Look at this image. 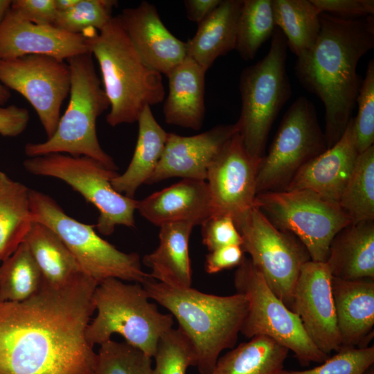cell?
<instances>
[{"label": "cell", "instance_id": "obj_1", "mask_svg": "<svg viewBox=\"0 0 374 374\" xmlns=\"http://www.w3.org/2000/svg\"><path fill=\"white\" fill-rule=\"evenodd\" d=\"M97 285L84 275L63 287L42 283L21 302H0V374H95L86 330Z\"/></svg>", "mask_w": 374, "mask_h": 374}, {"label": "cell", "instance_id": "obj_2", "mask_svg": "<svg viewBox=\"0 0 374 374\" xmlns=\"http://www.w3.org/2000/svg\"><path fill=\"white\" fill-rule=\"evenodd\" d=\"M313 46L297 57L295 73L302 86L325 106L328 148L342 136L352 118L362 81L359 60L374 46V17L348 19L320 14Z\"/></svg>", "mask_w": 374, "mask_h": 374}, {"label": "cell", "instance_id": "obj_3", "mask_svg": "<svg viewBox=\"0 0 374 374\" xmlns=\"http://www.w3.org/2000/svg\"><path fill=\"white\" fill-rule=\"evenodd\" d=\"M150 299L166 308L192 342L200 374H211L220 353L233 348L246 317L248 301L240 293L219 296L192 287H173L153 278L141 284Z\"/></svg>", "mask_w": 374, "mask_h": 374}, {"label": "cell", "instance_id": "obj_4", "mask_svg": "<svg viewBox=\"0 0 374 374\" xmlns=\"http://www.w3.org/2000/svg\"><path fill=\"white\" fill-rule=\"evenodd\" d=\"M85 35L109 102L106 121L110 126L137 122L145 107L163 101L161 74L143 60L118 16L100 30H91Z\"/></svg>", "mask_w": 374, "mask_h": 374}, {"label": "cell", "instance_id": "obj_5", "mask_svg": "<svg viewBox=\"0 0 374 374\" xmlns=\"http://www.w3.org/2000/svg\"><path fill=\"white\" fill-rule=\"evenodd\" d=\"M66 61L71 71L68 107L53 135L44 142L26 143L25 154L28 157L51 153L85 156L116 171L117 166L101 148L96 132L97 118L109 108V102L97 75L93 55L88 52Z\"/></svg>", "mask_w": 374, "mask_h": 374}, {"label": "cell", "instance_id": "obj_6", "mask_svg": "<svg viewBox=\"0 0 374 374\" xmlns=\"http://www.w3.org/2000/svg\"><path fill=\"white\" fill-rule=\"evenodd\" d=\"M149 299L140 283L117 278L98 283L93 294L97 314L86 330L88 342L100 346L118 334L127 344L154 357L160 339L174 321L170 314L159 312Z\"/></svg>", "mask_w": 374, "mask_h": 374}, {"label": "cell", "instance_id": "obj_7", "mask_svg": "<svg viewBox=\"0 0 374 374\" xmlns=\"http://www.w3.org/2000/svg\"><path fill=\"white\" fill-rule=\"evenodd\" d=\"M287 48L285 36L275 29L267 54L240 77L242 105L235 124L246 150L257 160L265 154L271 127L292 94L286 72Z\"/></svg>", "mask_w": 374, "mask_h": 374}, {"label": "cell", "instance_id": "obj_8", "mask_svg": "<svg viewBox=\"0 0 374 374\" xmlns=\"http://www.w3.org/2000/svg\"><path fill=\"white\" fill-rule=\"evenodd\" d=\"M33 221L51 229L74 256L84 271L98 284L108 278L143 284L151 278L137 253H125L100 237L93 225L68 215L50 196L30 190Z\"/></svg>", "mask_w": 374, "mask_h": 374}, {"label": "cell", "instance_id": "obj_9", "mask_svg": "<svg viewBox=\"0 0 374 374\" xmlns=\"http://www.w3.org/2000/svg\"><path fill=\"white\" fill-rule=\"evenodd\" d=\"M28 172L59 179L78 192L99 211L98 232L112 234L116 226L135 227L134 211L139 200L114 190L112 180L118 175L92 158L51 153L29 157L23 162Z\"/></svg>", "mask_w": 374, "mask_h": 374}, {"label": "cell", "instance_id": "obj_10", "mask_svg": "<svg viewBox=\"0 0 374 374\" xmlns=\"http://www.w3.org/2000/svg\"><path fill=\"white\" fill-rule=\"evenodd\" d=\"M237 293L244 295L248 310L240 333L247 338L269 337L294 353L303 366L323 362L328 355L306 334L299 317L270 290L249 258L244 257L234 274Z\"/></svg>", "mask_w": 374, "mask_h": 374}, {"label": "cell", "instance_id": "obj_11", "mask_svg": "<svg viewBox=\"0 0 374 374\" xmlns=\"http://www.w3.org/2000/svg\"><path fill=\"white\" fill-rule=\"evenodd\" d=\"M254 206L276 228L296 237L314 262H326L335 235L352 224L338 204L308 190L259 193Z\"/></svg>", "mask_w": 374, "mask_h": 374}, {"label": "cell", "instance_id": "obj_12", "mask_svg": "<svg viewBox=\"0 0 374 374\" xmlns=\"http://www.w3.org/2000/svg\"><path fill=\"white\" fill-rule=\"evenodd\" d=\"M327 149L314 105L299 97L284 114L268 153L259 163L256 195L284 190L305 163Z\"/></svg>", "mask_w": 374, "mask_h": 374}, {"label": "cell", "instance_id": "obj_13", "mask_svg": "<svg viewBox=\"0 0 374 374\" xmlns=\"http://www.w3.org/2000/svg\"><path fill=\"white\" fill-rule=\"evenodd\" d=\"M241 247L276 296L292 310V297L301 268L310 260L303 244L276 228L256 206L235 222Z\"/></svg>", "mask_w": 374, "mask_h": 374}, {"label": "cell", "instance_id": "obj_14", "mask_svg": "<svg viewBox=\"0 0 374 374\" xmlns=\"http://www.w3.org/2000/svg\"><path fill=\"white\" fill-rule=\"evenodd\" d=\"M0 82L29 102L47 138L51 137L60 119L62 104L70 93L68 63L44 55L0 60Z\"/></svg>", "mask_w": 374, "mask_h": 374}, {"label": "cell", "instance_id": "obj_15", "mask_svg": "<svg viewBox=\"0 0 374 374\" xmlns=\"http://www.w3.org/2000/svg\"><path fill=\"white\" fill-rule=\"evenodd\" d=\"M260 160L249 154L238 132L227 141L207 170L212 215L235 222L254 206Z\"/></svg>", "mask_w": 374, "mask_h": 374}, {"label": "cell", "instance_id": "obj_16", "mask_svg": "<svg viewBox=\"0 0 374 374\" xmlns=\"http://www.w3.org/2000/svg\"><path fill=\"white\" fill-rule=\"evenodd\" d=\"M332 275L326 262L309 260L301 268L292 297V311L323 353L341 348L331 290Z\"/></svg>", "mask_w": 374, "mask_h": 374}, {"label": "cell", "instance_id": "obj_17", "mask_svg": "<svg viewBox=\"0 0 374 374\" xmlns=\"http://www.w3.org/2000/svg\"><path fill=\"white\" fill-rule=\"evenodd\" d=\"M88 52L85 34H71L53 26L33 24L10 8L0 24V60L44 55L64 61Z\"/></svg>", "mask_w": 374, "mask_h": 374}, {"label": "cell", "instance_id": "obj_18", "mask_svg": "<svg viewBox=\"0 0 374 374\" xmlns=\"http://www.w3.org/2000/svg\"><path fill=\"white\" fill-rule=\"evenodd\" d=\"M237 132L234 123L218 125L193 136L168 133L160 161L146 184L172 177L206 181L210 164Z\"/></svg>", "mask_w": 374, "mask_h": 374}, {"label": "cell", "instance_id": "obj_19", "mask_svg": "<svg viewBox=\"0 0 374 374\" xmlns=\"http://www.w3.org/2000/svg\"><path fill=\"white\" fill-rule=\"evenodd\" d=\"M135 49L152 69L166 76L187 57V45L162 22L156 7L143 1L118 15Z\"/></svg>", "mask_w": 374, "mask_h": 374}, {"label": "cell", "instance_id": "obj_20", "mask_svg": "<svg viewBox=\"0 0 374 374\" xmlns=\"http://www.w3.org/2000/svg\"><path fill=\"white\" fill-rule=\"evenodd\" d=\"M351 118L340 139L305 163L284 190H308L338 204L351 176L358 153Z\"/></svg>", "mask_w": 374, "mask_h": 374}, {"label": "cell", "instance_id": "obj_21", "mask_svg": "<svg viewBox=\"0 0 374 374\" xmlns=\"http://www.w3.org/2000/svg\"><path fill=\"white\" fill-rule=\"evenodd\" d=\"M136 210L158 226L178 222L201 225L212 216L208 184L204 180L182 179L139 200Z\"/></svg>", "mask_w": 374, "mask_h": 374}, {"label": "cell", "instance_id": "obj_22", "mask_svg": "<svg viewBox=\"0 0 374 374\" xmlns=\"http://www.w3.org/2000/svg\"><path fill=\"white\" fill-rule=\"evenodd\" d=\"M331 290L341 347H368L374 336V279L332 276Z\"/></svg>", "mask_w": 374, "mask_h": 374}, {"label": "cell", "instance_id": "obj_23", "mask_svg": "<svg viewBox=\"0 0 374 374\" xmlns=\"http://www.w3.org/2000/svg\"><path fill=\"white\" fill-rule=\"evenodd\" d=\"M206 71L186 57L167 75L168 93L163 105L166 123L199 130L205 116Z\"/></svg>", "mask_w": 374, "mask_h": 374}, {"label": "cell", "instance_id": "obj_24", "mask_svg": "<svg viewBox=\"0 0 374 374\" xmlns=\"http://www.w3.org/2000/svg\"><path fill=\"white\" fill-rule=\"evenodd\" d=\"M332 276L374 279V220L350 224L332 240L326 261Z\"/></svg>", "mask_w": 374, "mask_h": 374}, {"label": "cell", "instance_id": "obj_25", "mask_svg": "<svg viewBox=\"0 0 374 374\" xmlns=\"http://www.w3.org/2000/svg\"><path fill=\"white\" fill-rule=\"evenodd\" d=\"M194 226L186 222L159 226L157 249L143 258L154 280L166 285L187 288L192 285L189 239Z\"/></svg>", "mask_w": 374, "mask_h": 374}, {"label": "cell", "instance_id": "obj_26", "mask_svg": "<svg viewBox=\"0 0 374 374\" xmlns=\"http://www.w3.org/2000/svg\"><path fill=\"white\" fill-rule=\"evenodd\" d=\"M243 0H222L216 8L198 24L186 42L187 56L206 71L220 56L235 49L237 26Z\"/></svg>", "mask_w": 374, "mask_h": 374}, {"label": "cell", "instance_id": "obj_27", "mask_svg": "<svg viewBox=\"0 0 374 374\" xmlns=\"http://www.w3.org/2000/svg\"><path fill=\"white\" fill-rule=\"evenodd\" d=\"M137 122L138 138L132 160L126 170L112 180L115 190L130 198H134L138 188L147 184L154 172L168 136L149 106L143 110Z\"/></svg>", "mask_w": 374, "mask_h": 374}, {"label": "cell", "instance_id": "obj_28", "mask_svg": "<svg viewBox=\"0 0 374 374\" xmlns=\"http://www.w3.org/2000/svg\"><path fill=\"white\" fill-rule=\"evenodd\" d=\"M24 241L38 265L44 284L63 287L87 275L62 240L44 224L33 222Z\"/></svg>", "mask_w": 374, "mask_h": 374}, {"label": "cell", "instance_id": "obj_29", "mask_svg": "<svg viewBox=\"0 0 374 374\" xmlns=\"http://www.w3.org/2000/svg\"><path fill=\"white\" fill-rule=\"evenodd\" d=\"M30 190L0 170V262L25 240L33 223Z\"/></svg>", "mask_w": 374, "mask_h": 374}, {"label": "cell", "instance_id": "obj_30", "mask_svg": "<svg viewBox=\"0 0 374 374\" xmlns=\"http://www.w3.org/2000/svg\"><path fill=\"white\" fill-rule=\"evenodd\" d=\"M289 351L269 337L255 336L220 357L211 374H277Z\"/></svg>", "mask_w": 374, "mask_h": 374}, {"label": "cell", "instance_id": "obj_31", "mask_svg": "<svg viewBox=\"0 0 374 374\" xmlns=\"http://www.w3.org/2000/svg\"><path fill=\"white\" fill-rule=\"evenodd\" d=\"M276 26L287 47L301 56L314 44L321 28L320 12L310 0H271Z\"/></svg>", "mask_w": 374, "mask_h": 374}, {"label": "cell", "instance_id": "obj_32", "mask_svg": "<svg viewBox=\"0 0 374 374\" xmlns=\"http://www.w3.org/2000/svg\"><path fill=\"white\" fill-rule=\"evenodd\" d=\"M42 276L32 253L24 241L0 265V302H21L38 292Z\"/></svg>", "mask_w": 374, "mask_h": 374}, {"label": "cell", "instance_id": "obj_33", "mask_svg": "<svg viewBox=\"0 0 374 374\" xmlns=\"http://www.w3.org/2000/svg\"><path fill=\"white\" fill-rule=\"evenodd\" d=\"M352 224L374 220V146L358 154L338 203Z\"/></svg>", "mask_w": 374, "mask_h": 374}, {"label": "cell", "instance_id": "obj_34", "mask_svg": "<svg viewBox=\"0 0 374 374\" xmlns=\"http://www.w3.org/2000/svg\"><path fill=\"white\" fill-rule=\"evenodd\" d=\"M276 25L271 0H243L238 21L235 49L242 59L254 58Z\"/></svg>", "mask_w": 374, "mask_h": 374}, {"label": "cell", "instance_id": "obj_35", "mask_svg": "<svg viewBox=\"0 0 374 374\" xmlns=\"http://www.w3.org/2000/svg\"><path fill=\"white\" fill-rule=\"evenodd\" d=\"M152 357L124 342L100 345L95 374H152Z\"/></svg>", "mask_w": 374, "mask_h": 374}, {"label": "cell", "instance_id": "obj_36", "mask_svg": "<svg viewBox=\"0 0 374 374\" xmlns=\"http://www.w3.org/2000/svg\"><path fill=\"white\" fill-rule=\"evenodd\" d=\"M118 4L115 0H79L71 8L57 13L53 26L71 34L100 30L112 16Z\"/></svg>", "mask_w": 374, "mask_h": 374}, {"label": "cell", "instance_id": "obj_37", "mask_svg": "<svg viewBox=\"0 0 374 374\" xmlns=\"http://www.w3.org/2000/svg\"><path fill=\"white\" fill-rule=\"evenodd\" d=\"M152 374H186L189 366H196L195 348L179 327L171 328L160 339L154 356Z\"/></svg>", "mask_w": 374, "mask_h": 374}, {"label": "cell", "instance_id": "obj_38", "mask_svg": "<svg viewBox=\"0 0 374 374\" xmlns=\"http://www.w3.org/2000/svg\"><path fill=\"white\" fill-rule=\"evenodd\" d=\"M357 116L353 118V132L358 154L373 145L374 143V60L367 65L364 79L357 97Z\"/></svg>", "mask_w": 374, "mask_h": 374}, {"label": "cell", "instance_id": "obj_39", "mask_svg": "<svg viewBox=\"0 0 374 374\" xmlns=\"http://www.w3.org/2000/svg\"><path fill=\"white\" fill-rule=\"evenodd\" d=\"M374 364V346L341 347L319 366L308 370L283 369L277 374H363Z\"/></svg>", "mask_w": 374, "mask_h": 374}, {"label": "cell", "instance_id": "obj_40", "mask_svg": "<svg viewBox=\"0 0 374 374\" xmlns=\"http://www.w3.org/2000/svg\"><path fill=\"white\" fill-rule=\"evenodd\" d=\"M201 226L202 243L208 251L226 246L242 244L241 235L229 216L212 215Z\"/></svg>", "mask_w": 374, "mask_h": 374}, {"label": "cell", "instance_id": "obj_41", "mask_svg": "<svg viewBox=\"0 0 374 374\" xmlns=\"http://www.w3.org/2000/svg\"><path fill=\"white\" fill-rule=\"evenodd\" d=\"M320 13L354 19L373 15V0H310Z\"/></svg>", "mask_w": 374, "mask_h": 374}, {"label": "cell", "instance_id": "obj_42", "mask_svg": "<svg viewBox=\"0 0 374 374\" xmlns=\"http://www.w3.org/2000/svg\"><path fill=\"white\" fill-rule=\"evenodd\" d=\"M10 8L28 21L53 26L57 16L54 0H14Z\"/></svg>", "mask_w": 374, "mask_h": 374}, {"label": "cell", "instance_id": "obj_43", "mask_svg": "<svg viewBox=\"0 0 374 374\" xmlns=\"http://www.w3.org/2000/svg\"><path fill=\"white\" fill-rule=\"evenodd\" d=\"M244 252L241 246L229 245L218 248L206 256L205 271L210 274L238 267L244 258Z\"/></svg>", "mask_w": 374, "mask_h": 374}, {"label": "cell", "instance_id": "obj_44", "mask_svg": "<svg viewBox=\"0 0 374 374\" xmlns=\"http://www.w3.org/2000/svg\"><path fill=\"white\" fill-rule=\"evenodd\" d=\"M30 116L27 109L14 105L0 107V134L16 137L26 128Z\"/></svg>", "mask_w": 374, "mask_h": 374}, {"label": "cell", "instance_id": "obj_45", "mask_svg": "<svg viewBox=\"0 0 374 374\" xmlns=\"http://www.w3.org/2000/svg\"><path fill=\"white\" fill-rule=\"evenodd\" d=\"M222 0H186L184 6L188 19L197 24L208 17Z\"/></svg>", "mask_w": 374, "mask_h": 374}, {"label": "cell", "instance_id": "obj_46", "mask_svg": "<svg viewBox=\"0 0 374 374\" xmlns=\"http://www.w3.org/2000/svg\"><path fill=\"white\" fill-rule=\"evenodd\" d=\"M79 0H54L57 12L66 11L73 8Z\"/></svg>", "mask_w": 374, "mask_h": 374}, {"label": "cell", "instance_id": "obj_47", "mask_svg": "<svg viewBox=\"0 0 374 374\" xmlns=\"http://www.w3.org/2000/svg\"><path fill=\"white\" fill-rule=\"evenodd\" d=\"M10 96L9 89L0 82V107H2L9 100Z\"/></svg>", "mask_w": 374, "mask_h": 374}, {"label": "cell", "instance_id": "obj_48", "mask_svg": "<svg viewBox=\"0 0 374 374\" xmlns=\"http://www.w3.org/2000/svg\"><path fill=\"white\" fill-rule=\"evenodd\" d=\"M11 2V0H0V24L9 9Z\"/></svg>", "mask_w": 374, "mask_h": 374}, {"label": "cell", "instance_id": "obj_49", "mask_svg": "<svg viewBox=\"0 0 374 374\" xmlns=\"http://www.w3.org/2000/svg\"><path fill=\"white\" fill-rule=\"evenodd\" d=\"M363 374H374V364L366 370Z\"/></svg>", "mask_w": 374, "mask_h": 374}]
</instances>
